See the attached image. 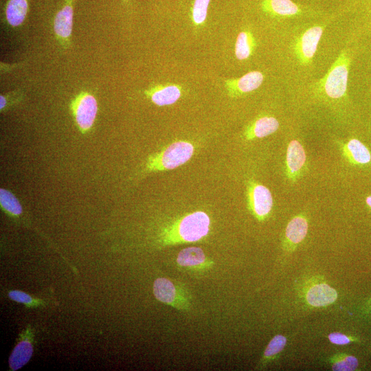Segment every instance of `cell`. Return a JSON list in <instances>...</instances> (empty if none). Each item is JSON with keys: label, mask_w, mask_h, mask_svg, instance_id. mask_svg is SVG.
I'll return each instance as SVG.
<instances>
[{"label": "cell", "mask_w": 371, "mask_h": 371, "mask_svg": "<svg viewBox=\"0 0 371 371\" xmlns=\"http://www.w3.org/2000/svg\"><path fill=\"white\" fill-rule=\"evenodd\" d=\"M351 58L346 51H343L334 63L317 84V87L331 99H340L347 94L348 72Z\"/></svg>", "instance_id": "1"}, {"label": "cell", "mask_w": 371, "mask_h": 371, "mask_svg": "<svg viewBox=\"0 0 371 371\" xmlns=\"http://www.w3.org/2000/svg\"><path fill=\"white\" fill-rule=\"evenodd\" d=\"M193 153L194 146L190 142L181 140L175 142L149 157L145 171L150 172L175 169L190 159Z\"/></svg>", "instance_id": "2"}, {"label": "cell", "mask_w": 371, "mask_h": 371, "mask_svg": "<svg viewBox=\"0 0 371 371\" xmlns=\"http://www.w3.org/2000/svg\"><path fill=\"white\" fill-rule=\"evenodd\" d=\"M210 218L202 211L194 212L181 218L169 232L168 241L196 242L209 232Z\"/></svg>", "instance_id": "3"}, {"label": "cell", "mask_w": 371, "mask_h": 371, "mask_svg": "<svg viewBox=\"0 0 371 371\" xmlns=\"http://www.w3.org/2000/svg\"><path fill=\"white\" fill-rule=\"evenodd\" d=\"M306 304L311 307H326L337 299V291L331 287L323 276H313L305 281L300 290Z\"/></svg>", "instance_id": "4"}, {"label": "cell", "mask_w": 371, "mask_h": 371, "mask_svg": "<svg viewBox=\"0 0 371 371\" xmlns=\"http://www.w3.org/2000/svg\"><path fill=\"white\" fill-rule=\"evenodd\" d=\"M247 204L251 213L259 221L267 219L273 207L270 190L265 186L250 181L247 186Z\"/></svg>", "instance_id": "5"}, {"label": "cell", "mask_w": 371, "mask_h": 371, "mask_svg": "<svg viewBox=\"0 0 371 371\" xmlns=\"http://www.w3.org/2000/svg\"><path fill=\"white\" fill-rule=\"evenodd\" d=\"M323 27L319 25L311 27L297 39L294 50L302 65H308L311 62L323 34Z\"/></svg>", "instance_id": "6"}, {"label": "cell", "mask_w": 371, "mask_h": 371, "mask_svg": "<svg viewBox=\"0 0 371 371\" xmlns=\"http://www.w3.org/2000/svg\"><path fill=\"white\" fill-rule=\"evenodd\" d=\"M76 122L83 133L89 131L93 126L97 112L98 104L95 98L88 93L78 97L73 104Z\"/></svg>", "instance_id": "7"}, {"label": "cell", "mask_w": 371, "mask_h": 371, "mask_svg": "<svg viewBox=\"0 0 371 371\" xmlns=\"http://www.w3.org/2000/svg\"><path fill=\"white\" fill-rule=\"evenodd\" d=\"M308 222L306 216L300 214L294 216L285 229L282 248L286 252H293L307 235Z\"/></svg>", "instance_id": "8"}, {"label": "cell", "mask_w": 371, "mask_h": 371, "mask_svg": "<svg viewBox=\"0 0 371 371\" xmlns=\"http://www.w3.org/2000/svg\"><path fill=\"white\" fill-rule=\"evenodd\" d=\"M306 155L303 146L295 139L288 145L286 155V175L291 181H297L305 167Z\"/></svg>", "instance_id": "9"}, {"label": "cell", "mask_w": 371, "mask_h": 371, "mask_svg": "<svg viewBox=\"0 0 371 371\" xmlns=\"http://www.w3.org/2000/svg\"><path fill=\"white\" fill-rule=\"evenodd\" d=\"M263 12L282 19L293 18L302 15L304 9L291 0H262Z\"/></svg>", "instance_id": "10"}, {"label": "cell", "mask_w": 371, "mask_h": 371, "mask_svg": "<svg viewBox=\"0 0 371 371\" xmlns=\"http://www.w3.org/2000/svg\"><path fill=\"white\" fill-rule=\"evenodd\" d=\"M264 80L263 74L258 71H250L240 78L229 80L226 87L231 95L236 96L258 89Z\"/></svg>", "instance_id": "11"}, {"label": "cell", "mask_w": 371, "mask_h": 371, "mask_svg": "<svg viewBox=\"0 0 371 371\" xmlns=\"http://www.w3.org/2000/svg\"><path fill=\"white\" fill-rule=\"evenodd\" d=\"M341 148L344 156L352 164L364 166L371 161L369 149L357 139H350Z\"/></svg>", "instance_id": "12"}, {"label": "cell", "mask_w": 371, "mask_h": 371, "mask_svg": "<svg viewBox=\"0 0 371 371\" xmlns=\"http://www.w3.org/2000/svg\"><path fill=\"white\" fill-rule=\"evenodd\" d=\"M279 126L278 121L274 117L264 116L248 126L244 133V136L247 140L262 138L275 133Z\"/></svg>", "instance_id": "13"}, {"label": "cell", "mask_w": 371, "mask_h": 371, "mask_svg": "<svg viewBox=\"0 0 371 371\" xmlns=\"http://www.w3.org/2000/svg\"><path fill=\"white\" fill-rule=\"evenodd\" d=\"M181 95V88L175 85L158 87L150 93L152 102L158 106L172 104L179 99Z\"/></svg>", "instance_id": "14"}, {"label": "cell", "mask_w": 371, "mask_h": 371, "mask_svg": "<svg viewBox=\"0 0 371 371\" xmlns=\"http://www.w3.org/2000/svg\"><path fill=\"white\" fill-rule=\"evenodd\" d=\"M153 293L155 297L161 302L176 306L178 301V291L175 285L168 279L159 278L153 284Z\"/></svg>", "instance_id": "15"}, {"label": "cell", "mask_w": 371, "mask_h": 371, "mask_svg": "<svg viewBox=\"0 0 371 371\" xmlns=\"http://www.w3.org/2000/svg\"><path fill=\"white\" fill-rule=\"evenodd\" d=\"M33 346L30 341L23 340L19 342L13 349L9 357V366L12 370L21 368L31 359Z\"/></svg>", "instance_id": "16"}, {"label": "cell", "mask_w": 371, "mask_h": 371, "mask_svg": "<svg viewBox=\"0 0 371 371\" xmlns=\"http://www.w3.org/2000/svg\"><path fill=\"white\" fill-rule=\"evenodd\" d=\"M73 16V8L70 4L65 5L58 11L54 23V31L58 36L62 38H67L71 35Z\"/></svg>", "instance_id": "17"}, {"label": "cell", "mask_w": 371, "mask_h": 371, "mask_svg": "<svg viewBox=\"0 0 371 371\" xmlns=\"http://www.w3.org/2000/svg\"><path fill=\"white\" fill-rule=\"evenodd\" d=\"M28 9L27 0H9L5 8V17L13 27L20 25L25 20Z\"/></svg>", "instance_id": "18"}, {"label": "cell", "mask_w": 371, "mask_h": 371, "mask_svg": "<svg viewBox=\"0 0 371 371\" xmlns=\"http://www.w3.org/2000/svg\"><path fill=\"white\" fill-rule=\"evenodd\" d=\"M205 260L203 251L199 247H191L179 251L177 261L183 267H193L199 266Z\"/></svg>", "instance_id": "19"}, {"label": "cell", "mask_w": 371, "mask_h": 371, "mask_svg": "<svg viewBox=\"0 0 371 371\" xmlns=\"http://www.w3.org/2000/svg\"><path fill=\"white\" fill-rule=\"evenodd\" d=\"M329 363L335 371H353L359 367L356 357L344 352H339L330 357Z\"/></svg>", "instance_id": "20"}, {"label": "cell", "mask_w": 371, "mask_h": 371, "mask_svg": "<svg viewBox=\"0 0 371 371\" xmlns=\"http://www.w3.org/2000/svg\"><path fill=\"white\" fill-rule=\"evenodd\" d=\"M254 47L255 41L249 32H241L238 34L235 45V55L238 60L248 58Z\"/></svg>", "instance_id": "21"}, {"label": "cell", "mask_w": 371, "mask_h": 371, "mask_svg": "<svg viewBox=\"0 0 371 371\" xmlns=\"http://www.w3.org/2000/svg\"><path fill=\"white\" fill-rule=\"evenodd\" d=\"M286 337L282 335H275L269 341L265 350L261 364L266 363L271 359H274L283 350L286 344Z\"/></svg>", "instance_id": "22"}, {"label": "cell", "mask_w": 371, "mask_h": 371, "mask_svg": "<svg viewBox=\"0 0 371 371\" xmlns=\"http://www.w3.org/2000/svg\"><path fill=\"white\" fill-rule=\"evenodd\" d=\"M0 204L1 207L13 216L22 214V207L16 196L9 190L0 189Z\"/></svg>", "instance_id": "23"}, {"label": "cell", "mask_w": 371, "mask_h": 371, "mask_svg": "<svg viewBox=\"0 0 371 371\" xmlns=\"http://www.w3.org/2000/svg\"><path fill=\"white\" fill-rule=\"evenodd\" d=\"M210 0H194L192 16L194 23L200 25L204 23L207 14L208 5Z\"/></svg>", "instance_id": "24"}, {"label": "cell", "mask_w": 371, "mask_h": 371, "mask_svg": "<svg viewBox=\"0 0 371 371\" xmlns=\"http://www.w3.org/2000/svg\"><path fill=\"white\" fill-rule=\"evenodd\" d=\"M328 339L330 343L340 346L359 341V339L355 337L349 336L339 332H333L328 334Z\"/></svg>", "instance_id": "25"}, {"label": "cell", "mask_w": 371, "mask_h": 371, "mask_svg": "<svg viewBox=\"0 0 371 371\" xmlns=\"http://www.w3.org/2000/svg\"><path fill=\"white\" fill-rule=\"evenodd\" d=\"M8 297L15 302L27 305L34 303V299L30 295L21 291H11L8 293Z\"/></svg>", "instance_id": "26"}, {"label": "cell", "mask_w": 371, "mask_h": 371, "mask_svg": "<svg viewBox=\"0 0 371 371\" xmlns=\"http://www.w3.org/2000/svg\"><path fill=\"white\" fill-rule=\"evenodd\" d=\"M359 309L362 315L371 314V297L362 304Z\"/></svg>", "instance_id": "27"}, {"label": "cell", "mask_w": 371, "mask_h": 371, "mask_svg": "<svg viewBox=\"0 0 371 371\" xmlns=\"http://www.w3.org/2000/svg\"><path fill=\"white\" fill-rule=\"evenodd\" d=\"M6 104V100L4 96H0V109L2 110Z\"/></svg>", "instance_id": "28"}, {"label": "cell", "mask_w": 371, "mask_h": 371, "mask_svg": "<svg viewBox=\"0 0 371 371\" xmlns=\"http://www.w3.org/2000/svg\"><path fill=\"white\" fill-rule=\"evenodd\" d=\"M366 203L367 205L371 209V195L366 197Z\"/></svg>", "instance_id": "29"}]
</instances>
